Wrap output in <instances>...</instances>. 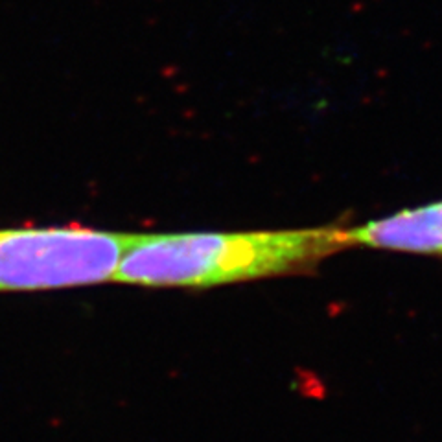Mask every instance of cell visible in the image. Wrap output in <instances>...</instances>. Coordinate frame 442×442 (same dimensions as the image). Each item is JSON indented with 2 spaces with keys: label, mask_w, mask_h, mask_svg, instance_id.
Returning <instances> with one entry per match:
<instances>
[{
  "label": "cell",
  "mask_w": 442,
  "mask_h": 442,
  "mask_svg": "<svg viewBox=\"0 0 442 442\" xmlns=\"http://www.w3.org/2000/svg\"><path fill=\"white\" fill-rule=\"evenodd\" d=\"M343 249H349V243L339 225L245 232L131 234L113 282L205 289L308 273Z\"/></svg>",
  "instance_id": "6da1fadb"
},
{
  "label": "cell",
  "mask_w": 442,
  "mask_h": 442,
  "mask_svg": "<svg viewBox=\"0 0 442 442\" xmlns=\"http://www.w3.org/2000/svg\"><path fill=\"white\" fill-rule=\"evenodd\" d=\"M129 239L79 225L0 229V293L113 282Z\"/></svg>",
  "instance_id": "7a4b0ae2"
},
{
  "label": "cell",
  "mask_w": 442,
  "mask_h": 442,
  "mask_svg": "<svg viewBox=\"0 0 442 442\" xmlns=\"http://www.w3.org/2000/svg\"><path fill=\"white\" fill-rule=\"evenodd\" d=\"M349 247L442 258V199L345 229Z\"/></svg>",
  "instance_id": "3957f363"
}]
</instances>
